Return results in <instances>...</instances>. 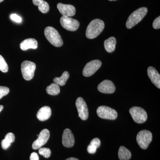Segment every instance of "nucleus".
<instances>
[{"label":"nucleus","mask_w":160,"mask_h":160,"mask_svg":"<svg viewBox=\"0 0 160 160\" xmlns=\"http://www.w3.org/2000/svg\"><path fill=\"white\" fill-rule=\"evenodd\" d=\"M47 93L51 95H57L60 93V88L59 86L55 83H52L46 88Z\"/></svg>","instance_id":"obj_23"},{"label":"nucleus","mask_w":160,"mask_h":160,"mask_svg":"<svg viewBox=\"0 0 160 160\" xmlns=\"http://www.w3.org/2000/svg\"><path fill=\"white\" fill-rule=\"evenodd\" d=\"M45 37L52 46L61 47L63 44V40L60 33L55 28L52 27H46L44 31Z\"/></svg>","instance_id":"obj_3"},{"label":"nucleus","mask_w":160,"mask_h":160,"mask_svg":"<svg viewBox=\"0 0 160 160\" xmlns=\"http://www.w3.org/2000/svg\"><path fill=\"white\" fill-rule=\"evenodd\" d=\"M101 145V141L98 138H95L91 142L90 145H89L87 148L88 152L91 154H94L97 151V149L100 147Z\"/></svg>","instance_id":"obj_21"},{"label":"nucleus","mask_w":160,"mask_h":160,"mask_svg":"<svg viewBox=\"0 0 160 160\" xmlns=\"http://www.w3.org/2000/svg\"><path fill=\"white\" fill-rule=\"evenodd\" d=\"M152 26L155 29H159L160 28V17L156 18L152 23Z\"/></svg>","instance_id":"obj_29"},{"label":"nucleus","mask_w":160,"mask_h":160,"mask_svg":"<svg viewBox=\"0 0 160 160\" xmlns=\"http://www.w3.org/2000/svg\"><path fill=\"white\" fill-rule=\"evenodd\" d=\"M36 65L33 62L24 61L21 65V71L23 78L26 81H30L34 77Z\"/></svg>","instance_id":"obj_4"},{"label":"nucleus","mask_w":160,"mask_h":160,"mask_svg":"<svg viewBox=\"0 0 160 160\" xmlns=\"http://www.w3.org/2000/svg\"><path fill=\"white\" fill-rule=\"evenodd\" d=\"M3 109V106L2 105H0V112L2 111Z\"/></svg>","instance_id":"obj_33"},{"label":"nucleus","mask_w":160,"mask_h":160,"mask_svg":"<svg viewBox=\"0 0 160 160\" xmlns=\"http://www.w3.org/2000/svg\"><path fill=\"white\" fill-rule=\"evenodd\" d=\"M39 10L43 13H46L49 11V4L45 1H43L38 6Z\"/></svg>","instance_id":"obj_24"},{"label":"nucleus","mask_w":160,"mask_h":160,"mask_svg":"<svg viewBox=\"0 0 160 160\" xmlns=\"http://www.w3.org/2000/svg\"><path fill=\"white\" fill-rule=\"evenodd\" d=\"M9 92V88L5 86H0V99L3 97L8 94Z\"/></svg>","instance_id":"obj_27"},{"label":"nucleus","mask_w":160,"mask_h":160,"mask_svg":"<svg viewBox=\"0 0 160 160\" xmlns=\"http://www.w3.org/2000/svg\"><path fill=\"white\" fill-rule=\"evenodd\" d=\"M109 1H116V0H109Z\"/></svg>","instance_id":"obj_35"},{"label":"nucleus","mask_w":160,"mask_h":160,"mask_svg":"<svg viewBox=\"0 0 160 160\" xmlns=\"http://www.w3.org/2000/svg\"><path fill=\"white\" fill-rule=\"evenodd\" d=\"M152 134L151 132L147 130L140 131L137 136V141L142 149H146L148 148L152 141Z\"/></svg>","instance_id":"obj_5"},{"label":"nucleus","mask_w":160,"mask_h":160,"mask_svg":"<svg viewBox=\"0 0 160 160\" xmlns=\"http://www.w3.org/2000/svg\"><path fill=\"white\" fill-rule=\"evenodd\" d=\"M69 72L67 71H65L63 72L62 76L59 78H55L53 79V82L55 84L58 85L59 86H64L66 85V82L69 79Z\"/></svg>","instance_id":"obj_22"},{"label":"nucleus","mask_w":160,"mask_h":160,"mask_svg":"<svg viewBox=\"0 0 160 160\" xmlns=\"http://www.w3.org/2000/svg\"><path fill=\"white\" fill-rule=\"evenodd\" d=\"M15 136L13 133L9 132L7 133L5 137V139L2 141V147L3 149H7L10 147L11 143H13L15 141Z\"/></svg>","instance_id":"obj_18"},{"label":"nucleus","mask_w":160,"mask_h":160,"mask_svg":"<svg viewBox=\"0 0 160 160\" xmlns=\"http://www.w3.org/2000/svg\"><path fill=\"white\" fill-rule=\"evenodd\" d=\"M39 153L45 158H49L51 156V151L49 148H41L39 150Z\"/></svg>","instance_id":"obj_26"},{"label":"nucleus","mask_w":160,"mask_h":160,"mask_svg":"<svg viewBox=\"0 0 160 160\" xmlns=\"http://www.w3.org/2000/svg\"><path fill=\"white\" fill-rule=\"evenodd\" d=\"M4 0H0V3L2 2Z\"/></svg>","instance_id":"obj_34"},{"label":"nucleus","mask_w":160,"mask_h":160,"mask_svg":"<svg viewBox=\"0 0 160 160\" xmlns=\"http://www.w3.org/2000/svg\"><path fill=\"white\" fill-rule=\"evenodd\" d=\"M49 137L50 132L49 130L47 129H43L40 132L37 139L32 143V149L35 150L39 149L47 142Z\"/></svg>","instance_id":"obj_11"},{"label":"nucleus","mask_w":160,"mask_h":160,"mask_svg":"<svg viewBox=\"0 0 160 160\" xmlns=\"http://www.w3.org/2000/svg\"><path fill=\"white\" fill-rule=\"evenodd\" d=\"M66 160H79L78 159L76 158H67V159Z\"/></svg>","instance_id":"obj_32"},{"label":"nucleus","mask_w":160,"mask_h":160,"mask_svg":"<svg viewBox=\"0 0 160 160\" xmlns=\"http://www.w3.org/2000/svg\"><path fill=\"white\" fill-rule=\"evenodd\" d=\"M38 42L34 38H28L24 40L20 44V48L26 51L28 49H36L38 48Z\"/></svg>","instance_id":"obj_17"},{"label":"nucleus","mask_w":160,"mask_h":160,"mask_svg":"<svg viewBox=\"0 0 160 160\" xmlns=\"http://www.w3.org/2000/svg\"><path fill=\"white\" fill-rule=\"evenodd\" d=\"M129 112L133 121L138 124L144 123L147 119V112L141 107L137 106L132 107L129 109Z\"/></svg>","instance_id":"obj_6"},{"label":"nucleus","mask_w":160,"mask_h":160,"mask_svg":"<svg viewBox=\"0 0 160 160\" xmlns=\"http://www.w3.org/2000/svg\"><path fill=\"white\" fill-rule=\"evenodd\" d=\"M105 27V24L102 20L95 19L92 20L87 26L86 31V37L94 39L99 35Z\"/></svg>","instance_id":"obj_1"},{"label":"nucleus","mask_w":160,"mask_h":160,"mask_svg":"<svg viewBox=\"0 0 160 160\" xmlns=\"http://www.w3.org/2000/svg\"><path fill=\"white\" fill-rule=\"evenodd\" d=\"M98 115L101 118L115 120L118 117V112L115 109L106 106H101L97 110Z\"/></svg>","instance_id":"obj_7"},{"label":"nucleus","mask_w":160,"mask_h":160,"mask_svg":"<svg viewBox=\"0 0 160 160\" xmlns=\"http://www.w3.org/2000/svg\"><path fill=\"white\" fill-rule=\"evenodd\" d=\"M118 154L120 160H129L132 156L130 151L123 146L120 147Z\"/></svg>","instance_id":"obj_20"},{"label":"nucleus","mask_w":160,"mask_h":160,"mask_svg":"<svg viewBox=\"0 0 160 160\" xmlns=\"http://www.w3.org/2000/svg\"><path fill=\"white\" fill-rule=\"evenodd\" d=\"M51 109L49 106H45L41 108L38 111L37 117L40 121H45L51 116Z\"/></svg>","instance_id":"obj_16"},{"label":"nucleus","mask_w":160,"mask_h":160,"mask_svg":"<svg viewBox=\"0 0 160 160\" xmlns=\"http://www.w3.org/2000/svg\"><path fill=\"white\" fill-rule=\"evenodd\" d=\"M30 160H39L38 153L35 152H32L30 155Z\"/></svg>","instance_id":"obj_30"},{"label":"nucleus","mask_w":160,"mask_h":160,"mask_svg":"<svg viewBox=\"0 0 160 160\" xmlns=\"http://www.w3.org/2000/svg\"><path fill=\"white\" fill-rule=\"evenodd\" d=\"M148 9L146 7H142L137 9L131 13L128 18L126 23V26L130 29L139 23L147 14Z\"/></svg>","instance_id":"obj_2"},{"label":"nucleus","mask_w":160,"mask_h":160,"mask_svg":"<svg viewBox=\"0 0 160 160\" xmlns=\"http://www.w3.org/2000/svg\"><path fill=\"white\" fill-rule=\"evenodd\" d=\"M102 63L99 60H92L86 64L83 70V75L88 77L94 74L102 66Z\"/></svg>","instance_id":"obj_9"},{"label":"nucleus","mask_w":160,"mask_h":160,"mask_svg":"<svg viewBox=\"0 0 160 160\" xmlns=\"http://www.w3.org/2000/svg\"><path fill=\"white\" fill-rule=\"evenodd\" d=\"M116 45V39L113 37L109 38L104 42V46L106 51L112 52L114 51Z\"/></svg>","instance_id":"obj_19"},{"label":"nucleus","mask_w":160,"mask_h":160,"mask_svg":"<svg viewBox=\"0 0 160 160\" xmlns=\"http://www.w3.org/2000/svg\"><path fill=\"white\" fill-rule=\"evenodd\" d=\"M147 73L152 82L157 87L160 89V75L157 70L154 67L150 66L147 69Z\"/></svg>","instance_id":"obj_15"},{"label":"nucleus","mask_w":160,"mask_h":160,"mask_svg":"<svg viewBox=\"0 0 160 160\" xmlns=\"http://www.w3.org/2000/svg\"><path fill=\"white\" fill-rule=\"evenodd\" d=\"M76 106L78 112L79 117L84 121L87 120L89 117V111L85 100L81 97L78 98L76 102Z\"/></svg>","instance_id":"obj_10"},{"label":"nucleus","mask_w":160,"mask_h":160,"mask_svg":"<svg viewBox=\"0 0 160 160\" xmlns=\"http://www.w3.org/2000/svg\"><path fill=\"white\" fill-rule=\"evenodd\" d=\"M9 67L7 63L4 58L0 55V70L3 72H6L8 71Z\"/></svg>","instance_id":"obj_25"},{"label":"nucleus","mask_w":160,"mask_h":160,"mask_svg":"<svg viewBox=\"0 0 160 160\" xmlns=\"http://www.w3.org/2000/svg\"><path fill=\"white\" fill-rule=\"evenodd\" d=\"M10 18L16 22L21 23L22 22V18L16 14H11L10 15Z\"/></svg>","instance_id":"obj_28"},{"label":"nucleus","mask_w":160,"mask_h":160,"mask_svg":"<svg viewBox=\"0 0 160 160\" xmlns=\"http://www.w3.org/2000/svg\"><path fill=\"white\" fill-rule=\"evenodd\" d=\"M62 142L63 146L66 148H71L74 146V136L70 129H66L63 132Z\"/></svg>","instance_id":"obj_14"},{"label":"nucleus","mask_w":160,"mask_h":160,"mask_svg":"<svg viewBox=\"0 0 160 160\" xmlns=\"http://www.w3.org/2000/svg\"><path fill=\"white\" fill-rule=\"evenodd\" d=\"M98 90L102 93L111 94L115 91L114 84L110 80H106L102 82L98 86Z\"/></svg>","instance_id":"obj_12"},{"label":"nucleus","mask_w":160,"mask_h":160,"mask_svg":"<svg viewBox=\"0 0 160 160\" xmlns=\"http://www.w3.org/2000/svg\"><path fill=\"white\" fill-rule=\"evenodd\" d=\"M44 0H32V2L35 6H38Z\"/></svg>","instance_id":"obj_31"},{"label":"nucleus","mask_w":160,"mask_h":160,"mask_svg":"<svg viewBox=\"0 0 160 160\" xmlns=\"http://www.w3.org/2000/svg\"><path fill=\"white\" fill-rule=\"evenodd\" d=\"M57 8L62 16L70 17L75 14L76 9L72 5L59 3L58 4Z\"/></svg>","instance_id":"obj_13"},{"label":"nucleus","mask_w":160,"mask_h":160,"mask_svg":"<svg viewBox=\"0 0 160 160\" xmlns=\"http://www.w3.org/2000/svg\"><path fill=\"white\" fill-rule=\"evenodd\" d=\"M60 23L64 29L70 31H75L78 29V21L69 17L62 16L60 19Z\"/></svg>","instance_id":"obj_8"}]
</instances>
